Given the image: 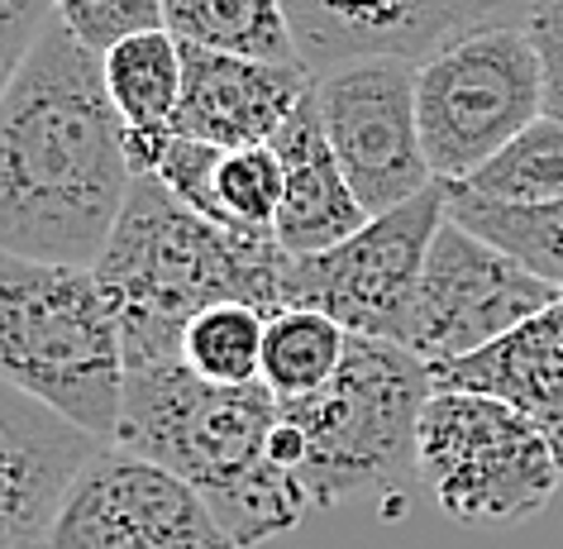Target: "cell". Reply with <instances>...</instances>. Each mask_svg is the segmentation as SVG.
<instances>
[{
	"instance_id": "obj_1",
	"label": "cell",
	"mask_w": 563,
	"mask_h": 549,
	"mask_svg": "<svg viewBox=\"0 0 563 549\" xmlns=\"http://www.w3.org/2000/svg\"><path fill=\"white\" fill-rule=\"evenodd\" d=\"M130 187L101 58L53 20L0 96V253L96 267Z\"/></svg>"
},
{
	"instance_id": "obj_2",
	"label": "cell",
	"mask_w": 563,
	"mask_h": 549,
	"mask_svg": "<svg viewBox=\"0 0 563 549\" xmlns=\"http://www.w3.org/2000/svg\"><path fill=\"white\" fill-rule=\"evenodd\" d=\"M277 420L282 402L263 383L216 387L196 377L187 359H158L124 369L115 444L191 483L224 535L253 549L316 512L273 454Z\"/></svg>"
},
{
	"instance_id": "obj_3",
	"label": "cell",
	"mask_w": 563,
	"mask_h": 549,
	"mask_svg": "<svg viewBox=\"0 0 563 549\" xmlns=\"http://www.w3.org/2000/svg\"><path fill=\"white\" fill-rule=\"evenodd\" d=\"M124 330V369L181 359V330L220 301L282 311L287 253L277 239L220 230L177 201L153 173H134L115 234L96 263Z\"/></svg>"
},
{
	"instance_id": "obj_4",
	"label": "cell",
	"mask_w": 563,
	"mask_h": 549,
	"mask_svg": "<svg viewBox=\"0 0 563 549\" xmlns=\"http://www.w3.org/2000/svg\"><path fill=\"white\" fill-rule=\"evenodd\" d=\"M434 397L430 363L406 344L349 334L344 363L316 397L282 402L273 454L311 506L387 497L406 506L420 477V416Z\"/></svg>"
},
{
	"instance_id": "obj_5",
	"label": "cell",
	"mask_w": 563,
	"mask_h": 549,
	"mask_svg": "<svg viewBox=\"0 0 563 549\" xmlns=\"http://www.w3.org/2000/svg\"><path fill=\"white\" fill-rule=\"evenodd\" d=\"M0 383L115 444L124 330L96 267L0 253Z\"/></svg>"
},
{
	"instance_id": "obj_6",
	"label": "cell",
	"mask_w": 563,
	"mask_h": 549,
	"mask_svg": "<svg viewBox=\"0 0 563 549\" xmlns=\"http://www.w3.org/2000/svg\"><path fill=\"white\" fill-rule=\"evenodd\" d=\"M420 483L468 530H511L563 487V444L497 397L434 387L420 416Z\"/></svg>"
},
{
	"instance_id": "obj_7",
	"label": "cell",
	"mask_w": 563,
	"mask_h": 549,
	"mask_svg": "<svg viewBox=\"0 0 563 549\" xmlns=\"http://www.w3.org/2000/svg\"><path fill=\"white\" fill-rule=\"evenodd\" d=\"M416 116L434 182H468L544 116V73L526 30H483L416 67Z\"/></svg>"
},
{
	"instance_id": "obj_8",
	"label": "cell",
	"mask_w": 563,
	"mask_h": 549,
	"mask_svg": "<svg viewBox=\"0 0 563 549\" xmlns=\"http://www.w3.org/2000/svg\"><path fill=\"white\" fill-rule=\"evenodd\" d=\"M449 220V182H430L420 196L387 216H373L358 234L311 259H287L282 306H311L340 320L349 334L406 344L430 244Z\"/></svg>"
},
{
	"instance_id": "obj_9",
	"label": "cell",
	"mask_w": 563,
	"mask_h": 549,
	"mask_svg": "<svg viewBox=\"0 0 563 549\" xmlns=\"http://www.w3.org/2000/svg\"><path fill=\"white\" fill-rule=\"evenodd\" d=\"M554 297H563L554 283H544L506 249L449 216L430 244L426 273H420L406 349L426 359L430 369L468 359L492 340H501L506 330H516L520 320L544 311Z\"/></svg>"
},
{
	"instance_id": "obj_10",
	"label": "cell",
	"mask_w": 563,
	"mask_h": 549,
	"mask_svg": "<svg viewBox=\"0 0 563 549\" xmlns=\"http://www.w3.org/2000/svg\"><path fill=\"white\" fill-rule=\"evenodd\" d=\"M316 110L363 210L387 216L434 182L416 116V63L358 58L316 77Z\"/></svg>"
},
{
	"instance_id": "obj_11",
	"label": "cell",
	"mask_w": 563,
	"mask_h": 549,
	"mask_svg": "<svg viewBox=\"0 0 563 549\" xmlns=\"http://www.w3.org/2000/svg\"><path fill=\"white\" fill-rule=\"evenodd\" d=\"M48 549H239L206 497L163 463L101 444L67 487Z\"/></svg>"
},
{
	"instance_id": "obj_12",
	"label": "cell",
	"mask_w": 563,
	"mask_h": 549,
	"mask_svg": "<svg viewBox=\"0 0 563 549\" xmlns=\"http://www.w3.org/2000/svg\"><path fill=\"white\" fill-rule=\"evenodd\" d=\"M544 0H282L311 77L358 58L426 63L483 30H526Z\"/></svg>"
},
{
	"instance_id": "obj_13",
	"label": "cell",
	"mask_w": 563,
	"mask_h": 549,
	"mask_svg": "<svg viewBox=\"0 0 563 549\" xmlns=\"http://www.w3.org/2000/svg\"><path fill=\"white\" fill-rule=\"evenodd\" d=\"M101 449L73 420L0 383V549H48L53 520Z\"/></svg>"
},
{
	"instance_id": "obj_14",
	"label": "cell",
	"mask_w": 563,
	"mask_h": 549,
	"mask_svg": "<svg viewBox=\"0 0 563 549\" xmlns=\"http://www.w3.org/2000/svg\"><path fill=\"white\" fill-rule=\"evenodd\" d=\"M311 87L316 77L301 63H263L181 44V106L173 130L210 149L273 144Z\"/></svg>"
},
{
	"instance_id": "obj_15",
	"label": "cell",
	"mask_w": 563,
	"mask_h": 549,
	"mask_svg": "<svg viewBox=\"0 0 563 549\" xmlns=\"http://www.w3.org/2000/svg\"><path fill=\"white\" fill-rule=\"evenodd\" d=\"M273 149L282 167H287V196H282V210L273 224V239L287 259L325 253L368 224V210H363L354 187H349L344 167L325 139L316 96H306L297 116L282 124Z\"/></svg>"
},
{
	"instance_id": "obj_16",
	"label": "cell",
	"mask_w": 563,
	"mask_h": 549,
	"mask_svg": "<svg viewBox=\"0 0 563 549\" xmlns=\"http://www.w3.org/2000/svg\"><path fill=\"white\" fill-rule=\"evenodd\" d=\"M430 373L434 387L477 392V397L516 406L520 416H530L563 444V297H554L530 320H520L487 349L440 363Z\"/></svg>"
},
{
	"instance_id": "obj_17",
	"label": "cell",
	"mask_w": 563,
	"mask_h": 549,
	"mask_svg": "<svg viewBox=\"0 0 563 549\" xmlns=\"http://www.w3.org/2000/svg\"><path fill=\"white\" fill-rule=\"evenodd\" d=\"M110 106L124 120L130 139V163L134 173H153L163 144L177 130V106H181V44L167 30H148L115 44L101 58Z\"/></svg>"
},
{
	"instance_id": "obj_18",
	"label": "cell",
	"mask_w": 563,
	"mask_h": 549,
	"mask_svg": "<svg viewBox=\"0 0 563 549\" xmlns=\"http://www.w3.org/2000/svg\"><path fill=\"white\" fill-rule=\"evenodd\" d=\"M177 44L239 53L263 63H301L282 0H163Z\"/></svg>"
},
{
	"instance_id": "obj_19",
	"label": "cell",
	"mask_w": 563,
	"mask_h": 549,
	"mask_svg": "<svg viewBox=\"0 0 563 549\" xmlns=\"http://www.w3.org/2000/svg\"><path fill=\"white\" fill-rule=\"evenodd\" d=\"M344 349H349V330L340 320H330L325 311H311V306H282L277 316H267L258 383L277 402L316 397L340 373Z\"/></svg>"
},
{
	"instance_id": "obj_20",
	"label": "cell",
	"mask_w": 563,
	"mask_h": 549,
	"mask_svg": "<svg viewBox=\"0 0 563 549\" xmlns=\"http://www.w3.org/2000/svg\"><path fill=\"white\" fill-rule=\"evenodd\" d=\"M449 216L468 224L473 234L492 239L506 249L516 263H526L530 273H540L544 283L563 292V201L549 206H497L483 196L449 187Z\"/></svg>"
},
{
	"instance_id": "obj_21",
	"label": "cell",
	"mask_w": 563,
	"mask_h": 549,
	"mask_svg": "<svg viewBox=\"0 0 563 549\" xmlns=\"http://www.w3.org/2000/svg\"><path fill=\"white\" fill-rule=\"evenodd\" d=\"M463 191L497 206H549L563 201V120L540 116L530 130H520L497 158L483 163Z\"/></svg>"
},
{
	"instance_id": "obj_22",
	"label": "cell",
	"mask_w": 563,
	"mask_h": 549,
	"mask_svg": "<svg viewBox=\"0 0 563 549\" xmlns=\"http://www.w3.org/2000/svg\"><path fill=\"white\" fill-rule=\"evenodd\" d=\"M263 334H267V316L258 306L220 301L187 320L181 359H187L196 377H206L216 387H249L263 373Z\"/></svg>"
},
{
	"instance_id": "obj_23",
	"label": "cell",
	"mask_w": 563,
	"mask_h": 549,
	"mask_svg": "<svg viewBox=\"0 0 563 549\" xmlns=\"http://www.w3.org/2000/svg\"><path fill=\"white\" fill-rule=\"evenodd\" d=\"M282 196H287V167H282L273 144L224 149L210 177V201H216V224L249 239H273Z\"/></svg>"
},
{
	"instance_id": "obj_24",
	"label": "cell",
	"mask_w": 563,
	"mask_h": 549,
	"mask_svg": "<svg viewBox=\"0 0 563 549\" xmlns=\"http://www.w3.org/2000/svg\"><path fill=\"white\" fill-rule=\"evenodd\" d=\"M53 20H58L81 48L106 58L124 39L167 30V6L163 0H53Z\"/></svg>"
},
{
	"instance_id": "obj_25",
	"label": "cell",
	"mask_w": 563,
	"mask_h": 549,
	"mask_svg": "<svg viewBox=\"0 0 563 549\" xmlns=\"http://www.w3.org/2000/svg\"><path fill=\"white\" fill-rule=\"evenodd\" d=\"M53 24V0H0V96L30 63L34 44Z\"/></svg>"
},
{
	"instance_id": "obj_26",
	"label": "cell",
	"mask_w": 563,
	"mask_h": 549,
	"mask_svg": "<svg viewBox=\"0 0 563 549\" xmlns=\"http://www.w3.org/2000/svg\"><path fill=\"white\" fill-rule=\"evenodd\" d=\"M526 34H530L534 53H540L544 116L563 120V0H544V6L526 20Z\"/></svg>"
}]
</instances>
